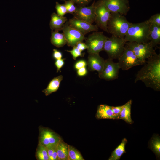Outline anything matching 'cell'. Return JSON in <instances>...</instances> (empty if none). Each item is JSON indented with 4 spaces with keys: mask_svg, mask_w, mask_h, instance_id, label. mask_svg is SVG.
Instances as JSON below:
<instances>
[{
    "mask_svg": "<svg viewBox=\"0 0 160 160\" xmlns=\"http://www.w3.org/2000/svg\"><path fill=\"white\" fill-rule=\"evenodd\" d=\"M80 51L82 52L87 49V47L86 44L82 42H78L75 46Z\"/></svg>",
    "mask_w": 160,
    "mask_h": 160,
    "instance_id": "e575fe53",
    "label": "cell"
},
{
    "mask_svg": "<svg viewBox=\"0 0 160 160\" xmlns=\"http://www.w3.org/2000/svg\"><path fill=\"white\" fill-rule=\"evenodd\" d=\"M117 59L120 69L123 70H127L133 67L143 64L132 51L126 45L123 51Z\"/></svg>",
    "mask_w": 160,
    "mask_h": 160,
    "instance_id": "52a82bcc",
    "label": "cell"
},
{
    "mask_svg": "<svg viewBox=\"0 0 160 160\" xmlns=\"http://www.w3.org/2000/svg\"><path fill=\"white\" fill-rule=\"evenodd\" d=\"M49 26L52 30L59 31L62 30L63 25L67 21L66 17L60 16L55 12L51 15Z\"/></svg>",
    "mask_w": 160,
    "mask_h": 160,
    "instance_id": "e0dca14e",
    "label": "cell"
},
{
    "mask_svg": "<svg viewBox=\"0 0 160 160\" xmlns=\"http://www.w3.org/2000/svg\"><path fill=\"white\" fill-rule=\"evenodd\" d=\"M62 30L68 46L73 47L78 42H82L86 38L85 35L70 26L67 21L63 25Z\"/></svg>",
    "mask_w": 160,
    "mask_h": 160,
    "instance_id": "30bf717a",
    "label": "cell"
},
{
    "mask_svg": "<svg viewBox=\"0 0 160 160\" xmlns=\"http://www.w3.org/2000/svg\"><path fill=\"white\" fill-rule=\"evenodd\" d=\"M77 73L79 76H82L85 75L87 73L85 67H83L78 69Z\"/></svg>",
    "mask_w": 160,
    "mask_h": 160,
    "instance_id": "74e56055",
    "label": "cell"
},
{
    "mask_svg": "<svg viewBox=\"0 0 160 160\" xmlns=\"http://www.w3.org/2000/svg\"><path fill=\"white\" fill-rule=\"evenodd\" d=\"M57 145L50 146L47 148L48 151V153L49 156V160H51V159L54 151L55 148L56 147Z\"/></svg>",
    "mask_w": 160,
    "mask_h": 160,
    "instance_id": "8d00e7d4",
    "label": "cell"
},
{
    "mask_svg": "<svg viewBox=\"0 0 160 160\" xmlns=\"http://www.w3.org/2000/svg\"><path fill=\"white\" fill-rule=\"evenodd\" d=\"M151 24L146 20L132 23L124 37L127 42L144 43L149 41Z\"/></svg>",
    "mask_w": 160,
    "mask_h": 160,
    "instance_id": "7a4b0ae2",
    "label": "cell"
},
{
    "mask_svg": "<svg viewBox=\"0 0 160 160\" xmlns=\"http://www.w3.org/2000/svg\"><path fill=\"white\" fill-rule=\"evenodd\" d=\"M95 22L96 25L108 33L107 24L111 12L100 0L95 3Z\"/></svg>",
    "mask_w": 160,
    "mask_h": 160,
    "instance_id": "ba28073f",
    "label": "cell"
},
{
    "mask_svg": "<svg viewBox=\"0 0 160 160\" xmlns=\"http://www.w3.org/2000/svg\"><path fill=\"white\" fill-rule=\"evenodd\" d=\"M64 59H60L57 60L55 61V64L57 68V72H58L59 71L60 72V69L64 64Z\"/></svg>",
    "mask_w": 160,
    "mask_h": 160,
    "instance_id": "d6a6232c",
    "label": "cell"
},
{
    "mask_svg": "<svg viewBox=\"0 0 160 160\" xmlns=\"http://www.w3.org/2000/svg\"><path fill=\"white\" fill-rule=\"evenodd\" d=\"M63 79V76L60 75L54 78L49 82L47 88L42 91L45 95L47 96L58 89L60 82Z\"/></svg>",
    "mask_w": 160,
    "mask_h": 160,
    "instance_id": "d6986e66",
    "label": "cell"
},
{
    "mask_svg": "<svg viewBox=\"0 0 160 160\" xmlns=\"http://www.w3.org/2000/svg\"><path fill=\"white\" fill-rule=\"evenodd\" d=\"M124 15L119 13L111 12L107 24L108 33L120 38H124L132 24Z\"/></svg>",
    "mask_w": 160,
    "mask_h": 160,
    "instance_id": "3957f363",
    "label": "cell"
},
{
    "mask_svg": "<svg viewBox=\"0 0 160 160\" xmlns=\"http://www.w3.org/2000/svg\"><path fill=\"white\" fill-rule=\"evenodd\" d=\"M72 15L74 18L92 24L95 18V3L89 6H76V10Z\"/></svg>",
    "mask_w": 160,
    "mask_h": 160,
    "instance_id": "7c38bea8",
    "label": "cell"
},
{
    "mask_svg": "<svg viewBox=\"0 0 160 160\" xmlns=\"http://www.w3.org/2000/svg\"><path fill=\"white\" fill-rule=\"evenodd\" d=\"M35 156L38 160H49V156L47 148L39 143L36 149Z\"/></svg>",
    "mask_w": 160,
    "mask_h": 160,
    "instance_id": "d4e9b609",
    "label": "cell"
},
{
    "mask_svg": "<svg viewBox=\"0 0 160 160\" xmlns=\"http://www.w3.org/2000/svg\"><path fill=\"white\" fill-rule=\"evenodd\" d=\"M68 145L65 143L62 139L57 143L56 149L59 160H68Z\"/></svg>",
    "mask_w": 160,
    "mask_h": 160,
    "instance_id": "7402d4cb",
    "label": "cell"
},
{
    "mask_svg": "<svg viewBox=\"0 0 160 160\" xmlns=\"http://www.w3.org/2000/svg\"><path fill=\"white\" fill-rule=\"evenodd\" d=\"M149 148L159 158L160 156V138L158 135H153L149 143Z\"/></svg>",
    "mask_w": 160,
    "mask_h": 160,
    "instance_id": "cb8c5ba5",
    "label": "cell"
},
{
    "mask_svg": "<svg viewBox=\"0 0 160 160\" xmlns=\"http://www.w3.org/2000/svg\"><path fill=\"white\" fill-rule=\"evenodd\" d=\"M127 42L124 38L112 35L106 40L103 50L106 52L109 58L117 59L123 51Z\"/></svg>",
    "mask_w": 160,
    "mask_h": 160,
    "instance_id": "277c9868",
    "label": "cell"
},
{
    "mask_svg": "<svg viewBox=\"0 0 160 160\" xmlns=\"http://www.w3.org/2000/svg\"><path fill=\"white\" fill-rule=\"evenodd\" d=\"M68 160H84L80 152L72 146L69 145Z\"/></svg>",
    "mask_w": 160,
    "mask_h": 160,
    "instance_id": "484cf974",
    "label": "cell"
},
{
    "mask_svg": "<svg viewBox=\"0 0 160 160\" xmlns=\"http://www.w3.org/2000/svg\"><path fill=\"white\" fill-rule=\"evenodd\" d=\"M57 14L60 16H64L67 13V11L64 4H60L57 2L55 7Z\"/></svg>",
    "mask_w": 160,
    "mask_h": 160,
    "instance_id": "83f0119b",
    "label": "cell"
},
{
    "mask_svg": "<svg viewBox=\"0 0 160 160\" xmlns=\"http://www.w3.org/2000/svg\"><path fill=\"white\" fill-rule=\"evenodd\" d=\"M39 131V143L47 148L57 145L62 139L58 134L48 128L40 126Z\"/></svg>",
    "mask_w": 160,
    "mask_h": 160,
    "instance_id": "9c48e42d",
    "label": "cell"
},
{
    "mask_svg": "<svg viewBox=\"0 0 160 160\" xmlns=\"http://www.w3.org/2000/svg\"><path fill=\"white\" fill-rule=\"evenodd\" d=\"M86 65V61L84 60H81L77 62L75 65V68L78 70L81 68L85 67Z\"/></svg>",
    "mask_w": 160,
    "mask_h": 160,
    "instance_id": "d590c367",
    "label": "cell"
},
{
    "mask_svg": "<svg viewBox=\"0 0 160 160\" xmlns=\"http://www.w3.org/2000/svg\"><path fill=\"white\" fill-rule=\"evenodd\" d=\"M64 4L66 8L67 13L72 14L76 9V6L75 5V3L70 0H66Z\"/></svg>",
    "mask_w": 160,
    "mask_h": 160,
    "instance_id": "4316f807",
    "label": "cell"
},
{
    "mask_svg": "<svg viewBox=\"0 0 160 160\" xmlns=\"http://www.w3.org/2000/svg\"><path fill=\"white\" fill-rule=\"evenodd\" d=\"M72 50L67 51L71 54L74 60H76L78 57H82L84 56V53H82L76 46H74Z\"/></svg>",
    "mask_w": 160,
    "mask_h": 160,
    "instance_id": "f546056e",
    "label": "cell"
},
{
    "mask_svg": "<svg viewBox=\"0 0 160 160\" xmlns=\"http://www.w3.org/2000/svg\"><path fill=\"white\" fill-rule=\"evenodd\" d=\"M62 55L60 51L55 49H53V57L56 60H59L62 59Z\"/></svg>",
    "mask_w": 160,
    "mask_h": 160,
    "instance_id": "836d02e7",
    "label": "cell"
},
{
    "mask_svg": "<svg viewBox=\"0 0 160 160\" xmlns=\"http://www.w3.org/2000/svg\"><path fill=\"white\" fill-rule=\"evenodd\" d=\"M149 38V41L155 47L160 44V26L151 24Z\"/></svg>",
    "mask_w": 160,
    "mask_h": 160,
    "instance_id": "ffe728a7",
    "label": "cell"
},
{
    "mask_svg": "<svg viewBox=\"0 0 160 160\" xmlns=\"http://www.w3.org/2000/svg\"><path fill=\"white\" fill-rule=\"evenodd\" d=\"M123 105L118 106H111V109L114 115L116 116L117 119H119V116L122 109Z\"/></svg>",
    "mask_w": 160,
    "mask_h": 160,
    "instance_id": "4dcf8cb0",
    "label": "cell"
},
{
    "mask_svg": "<svg viewBox=\"0 0 160 160\" xmlns=\"http://www.w3.org/2000/svg\"><path fill=\"white\" fill-rule=\"evenodd\" d=\"M59 31H51L50 41L51 44L58 48L63 47L67 44V42L63 33H60Z\"/></svg>",
    "mask_w": 160,
    "mask_h": 160,
    "instance_id": "ac0fdd59",
    "label": "cell"
},
{
    "mask_svg": "<svg viewBox=\"0 0 160 160\" xmlns=\"http://www.w3.org/2000/svg\"><path fill=\"white\" fill-rule=\"evenodd\" d=\"M56 147L55 148L51 160H59L57 153V151Z\"/></svg>",
    "mask_w": 160,
    "mask_h": 160,
    "instance_id": "f35d334b",
    "label": "cell"
},
{
    "mask_svg": "<svg viewBox=\"0 0 160 160\" xmlns=\"http://www.w3.org/2000/svg\"><path fill=\"white\" fill-rule=\"evenodd\" d=\"M127 140L125 138L123 139L121 143L112 152L108 159L109 160H119L122 155L126 153L125 146L127 143Z\"/></svg>",
    "mask_w": 160,
    "mask_h": 160,
    "instance_id": "603a6c76",
    "label": "cell"
},
{
    "mask_svg": "<svg viewBox=\"0 0 160 160\" xmlns=\"http://www.w3.org/2000/svg\"><path fill=\"white\" fill-rule=\"evenodd\" d=\"M144 65L136 75L134 82L139 81L147 87L154 90H160V54L156 52L148 58Z\"/></svg>",
    "mask_w": 160,
    "mask_h": 160,
    "instance_id": "6da1fadb",
    "label": "cell"
},
{
    "mask_svg": "<svg viewBox=\"0 0 160 160\" xmlns=\"http://www.w3.org/2000/svg\"><path fill=\"white\" fill-rule=\"evenodd\" d=\"M88 54L87 61L88 69L91 71H96L98 74L100 73L103 68L105 60L99 54Z\"/></svg>",
    "mask_w": 160,
    "mask_h": 160,
    "instance_id": "9a60e30c",
    "label": "cell"
},
{
    "mask_svg": "<svg viewBox=\"0 0 160 160\" xmlns=\"http://www.w3.org/2000/svg\"><path fill=\"white\" fill-rule=\"evenodd\" d=\"M111 12L126 15L130 8L127 0H102Z\"/></svg>",
    "mask_w": 160,
    "mask_h": 160,
    "instance_id": "4fadbf2b",
    "label": "cell"
},
{
    "mask_svg": "<svg viewBox=\"0 0 160 160\" xmlns=\"http://www.w3.org/2000/svg\"><path fill=\"white\" fill-rule=\"evenodd\" d=\"M148 21L151 24L160 26V13H158L151 16Z\"/></svg>",
    "mask_w": 160,
    "mask_h": 160,
    "instance_id": "f1b7e54d",
    "label": "cell"
},
{
    "mask_svg": "<svg viewBox=\"0 0 160 160\" xmlns=\"http://www.w3.org/2000/svg\"><path fill=\"white\" fill-rule=\"evenodd\" d=\"M68 22L70 26L84 35L90 32L97 31L98 30V28L96 25H93L74 17L70 19Z\"/></svg>",
    "mask_w": 160,
    "mask_h": 160,
    "instance_id": "5bb4252c",
    "label": "cell"
},
{
    "mask_svg": "<svg viewBox=\"0 0 160 160\" xmlns=\"http://www.w3.org/2000/svg\"><path fill=\"white\" fill-rule=\"evenodd\" d=\"M108 38L103 32L95 31L86 38L85 43L88 53L99 54L103 50L105 43Z\"/></svg>",
    "mask_w": 160,
    "mask_h": 160,
    "instance_id": "8992f818",
    "label": "cell"
},
{
    "mask_svg": "<svg viewBox=\"0 0 160 160\" xmlns=\"http://www.w3.org/2000/svg\"><path fill=\"white\" fill-rule=\"evenodd\" d=\"M125 45L132 51L143 64L146 59L156 53L155 47L150 41L144 43L127 42Z\"/></svg>",
    "mask_w": 160,
    "mask_h": 160,
    "instance_id": "5b68a950",
    "label": "cell"
},
{
    "mask_svg": "<svg viewBox=\"0 0 160 160\" xmlns=\"http://www.w3.org/2000/svg\"><path fill=\"white\" fill-rule=\"evenodd\" d=\"M132 101L130 100L123 105L122 109L119 116V119L124 120L126 122L130 124L133 122L131 117V107Z\"/></svg>",
    "mask_w": 160,
    "mask_h": 160,
    "instance_id": "44dd1931",
    "label": "cell"
},
{
    "mask_svg": "<svg viewBox=\"0 0 160 160\" xmlns=\"http://www.w3.org/2000/svg\"><path fill=\"white\" fill-rule=\"evenodd\" d=\"M96 117L98 119H117L113 112L111 106L105 104L100 105L98 106Z\"/></svg>",
    "mask_w": 160,
    "mask_h": 160,
    "instance_id": "2e32d148",
    "label": "cell"
},
{
    "mask_svg": "<svg viewBox=\"0 0 160 160\" xmlns=\"http://www.w3.org/2000/svg\"><path fill=\"white\" fill-rule=\"evenodd\" d=\"M65 1L68 0H60ZM73 1L79 6H85L88 4L92 0H70Z\"/></svg>",
    "mask_w": 160,
    "mask_h": 160,
    "instance_id": "1f68e13d",
    "label": "cell"
},
{
    "mask_svg": "<svg viewBox=\"0 0 160 160\" xmlns=\"http://www.w3.org/2000/svg\"><path fill=\"white\" fill-rule=\"evenodd\" d=\"M120 69L118 62H114L113 59L108 58L105 60L103 68L98 74L99 77L107 81L114 80L118 78Z\"/></svg>",
    "mask_w": 160,
    "mask_h": 160,
    "instance_id": "8fae6325",
    "label": "cell"
}]
</instances>
